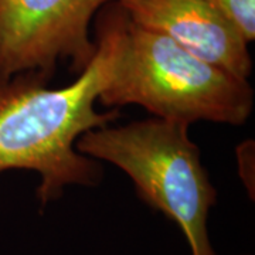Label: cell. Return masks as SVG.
<instances>
[{
    "label": "cell",
    "mask_w": 255,
    "mask_h": 255,
    "mask_svg": "<svg viewBox=\"0 0 255 255\" xmlns=\"http://www.w3.org/2000/svg\"><path fill=\"white\" fill-rule=\"evenodd\" d=\"M247 43L255 38V0H209Z\"/></svg>",
    "instance_id": "cell-6"
},
{
    "label": "cell",
    "mask_w": 255,
    "mask_h": 255,
    "mask_svg": "<svg viewBox=\"0 0 255 255\" xmlns=\"http://www.w3.org/2000/svg\"><path fill=\"white\" fill-rule=\"evenodd\" d=\"M187 129L189 125L164 119L107 125L82 133L75 149L121 167L135 183L137 197L180 227L191 255H216L207 217L217 191Z\"/></svg>",
    "instance_id": "cell-3"
},
{
    "label": "cell",
    "mask_w": 255,
    "mask_h": 255,
    "mask_svg": "<svg viewBox=\"0 0 255 255\" xmlns=\"http://www.w3.org/2000/svg\"><path fill=\"white\" fill-rule=\"evenodd\" d=\"M129 20L172 38L240 78L251 74L248 43L209 0H117Z\"/></svg>",
    "instance_id": "cell-5"
},
{
    "label": "cell",
    "mask_w": 255,
    "mask_h": 255,
    "mask_svg": "<svg viewBox=\"0 0 255 255\" xmlns=\"http://www.w3.org/2000/svg\"><path fill=\"white\" fill-rule=\"evenodd\" d=\"M127 24V13L118 3L101 14L95 54L64 88H50V75L40 71L0 75V173L10 169L37 172L41 206L57 200L68 184L100 182L101 167L78 153L75 142L119 117L115 108L95 111V102L112 78Z\"/></svg>",
    "instance_id": "cell-1"
},
{
    "label": "cell",
    "mask_w": 255,
    "mask_h": 255,
    "mask_svg": "<svg viewBox=\"0 0 255 255\" xmlns=\"http://www.w3.org/2000/svg\"><path fill=\"white\" fill-rule=\"evenodd\" d=\"M110 3L117 0H0V75L51 77L65 60L81 73L97 50L90 40L92 17Z\"/></svg>",
    "instance_id": "cell-4"
},
{
    "label": "cell",
    "mask_w": 255,
    "mask_h": 255,
    "mask_svg": "<svg viewBox=\"0 0 255 255\" xmlns=\"http://www.w3.org/2000/svg\"><path fill=\"white\" fill-rule=\"evenodd\" d=\"M98 101L115 110L136 104L159 119L184 125L197 121L241 125L253 111L254 92L246 78L128 17L112 78Z\"/></svg>",
    "instance_id": "cell-2"
}]
</instances>
